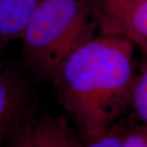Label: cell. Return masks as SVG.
Segmentation results:
<instances>
[{"mask_svg": "<svg viewBox=\"0 0 147 147\" xmlns=\"http://www.w3.org/2000/svg\"><path fill=\"white\" fill-rule=\"evenodd\" d=\"M101 34L127 39L147 56V0H91Z\"/></svg>", "mask_w": 147, "mask_h": 147, "instance_id": "277c9868", "label": "cell"}, {"mask_svg": "<svg viewBox=\"0 0 147 147\" xmlns=\"http://www.w3.org/2000/svg\"><path fill=\"white\" fill-rule=\"evenodd\" d=\"M136 75L133 45L100 33L70 54L52 83L88 141L108 131L130 105Z\"/></svg>", "mask_w": 147, "mask_h": 147, "instance_id": "6da1fadb", "label": "cell"}, {"mask_svg": "<svg viewBox=\"0 0 147 147\" xmlns=\"http://www.w3.org/2000/svg\"><path fill=\"white\" fill-rule=\"evenodd\" d=\"M122 147H147V126L122 131Z\"/></svg>", "mask_w": 147, "mask_h": 147, "instance_id": "30bf717a", "label": "cell"}, {"mask_svg": "<svg viewBox=\"0 0 147 147\" xmlns=\"http://www.w3.org/2000/svg\"><path fill=\"white\" fill-rule=\"evenodd\" d=\"M44 0H0V51L21 39L34 13Z\"/></svg>", "mask_w": 147, "mask_h": 147, "instance_id": "5b68a950", "label": "cell"}, {"mask_svg": "<svg viewBox=\"0 0 147 147\" xmlns=\"http://www.w3.org/2000/svg\"><path fill=\"white\" fill-rule=\"evenodd\" d=\"M31 147H84L65 119L45 116L33 122Z\"/></svg>", "mask_w": 147, "mask_h": 147, "instance_id": "8992f818", "label": "cell"}, {"mask_svg": "<svg viewBox=\"0 0 147 147\" xmlns=\"http://www.w3.org/2000/svg\"><path fill=\"white\" fill-rule=\"evenodd\" d=\"M84 147H122V131L112 126L99 137L87 141Z\"/></svg>", "mask_w": 147, "mask_h": 147, "instance_id": "9c48e42d", "label": "cell"}, {"mask_svg": "<svg viewBox=\"0 0 147 147\" xmlns=\"http://www.w3.org/2000/svg\"><path fill=\"white\" fill-rule=\"evenodd\" d=\"M34 119L18 127L0 147H31V128Z\"/></svg>", "mask_w": 147, "mask_h": 147, "instance_id": "ba28073f", "label": "cell"}, {"mask_svg": "<svg viewBox=\"0 0 147 147\" xmlns=\"http://www.w3.org/2000/svg\"><path fill=\"white\" fill-rule=\"evenodd\" d=\"M97 28L91 0H44L21 39L26 67L38 80L52 83L65 61Z\"/></svg>", "mask_w": 147, "mask_h": 147, "instance_id": "7a4b0ae2", "label": "cell"}, {"mask_svg": "<svg viewBox=\"0 0 147 147\" xmlns=\"http://www.w3.org/2000/svg\"><path fill=\"white\" fill-rule=\"evenodd\" d=\"M35 96L23 69L0 61V146L18 127L34 119Z\"/></svg>", "mask_w": 147, "mask_h": 147, "instance_id": "3957f363", "label": "cell"}, {"mask_svg": "<svg viewBox=\"0 0 147 147\" xmlns=\"http://www.w3.org/2000/svg\"><path fill=\"white\" fill-rule=\"evenodd\" d=\"M130 105L144 126H147V60L142 65L139 74L136 75Z\"/></svg>", "mask_w": 147, "mask_h": 147, "instance_id": "52a82bcc", "label": "cell"}]
</instances>
